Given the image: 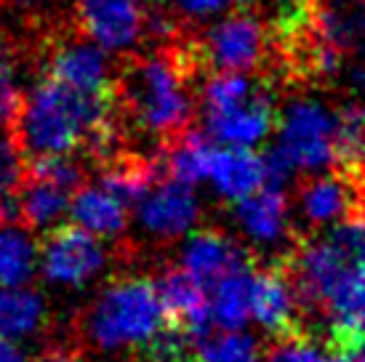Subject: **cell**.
<instances>
[{"label":"cell","mask_w":365,"mask_h":362,"mask_svg":"<svg viewBox=\"0 0 365 362\" xmlns=\"http://www.w3.org/2000/svg\"><path fill=\"white\" fill-rule=\"evenodd\" d=\"M195 61L203 72H256L269 59L267 32L248 11L230 14L203 38L190 35Z\"/></svg>","instance_id":"3957f363"},{"label":"cell","mask_w":365,"mask_h":362,"mask_svg":"<svg viewBox=\"0 0 365 362\" xmlns=\"http://www.w3.org/2000/svg\"><path fill=\"white\" fill-rule=\"evenodd\" d=\"M277 120L280 112H277L272 81H251V86L240 96L205 110L208 136L237 147H251L264 141Z\"/></svg>","instance_id":"277c9868"},{"label":"cell","mask_w":365,"mask_h":362,"mask_svg":"<svg viewBox=\"0 0 365 362\" xmlns=\"http://www.w3.org/2000/svg\"><path fill=\"white\" fill-rule=\"evenodd\" d=\"M248 309L267 333L274 338L299 336V301L285 274L283 264H272L251 274Z\"/></svg>","instance_id":"9c48e42d"},{"label":"cell","mask_w":365,"mask_h":362,"mask_svg":"<svg viewBox=\"0 0 365 362\" xmlns=\"http://www.w3.org/2000/svg\"><path fill=\"white\" fill-rule=\"evenodd\" d=\"M38 259L48 282L81 288L104 269L107 251L88 229L78 224H56L46 232Z\"/></svg>","instance_id":"5b68a950"},{"label":"cell","mask_w":365,"mask_h":362,"mask_svg":"<svg viewBox=\"0 0 365 362\" xmlns=\"http://www.w3.org/2000/svg\"><path fill=\"white\" fill-rule=\"evenodd\" d=\"M67 211L72 213V222L96 237H115L128 224V208L120 200H115L110 192H104L102 187L81 184L72 192Z\"/></svg>","instance_id":"9a60e30c"},{"label":"cell","mask_w":365,"mask_h":362,"mask_svg":"<svg viewBox=\"0 0 365 362\" xmlns=\"http://www.w3.org/2000/svg\"><path fill=\"white\" fill-rule=\"evenodd\" d=\"M46 322V301L24 285H0V336L24 338L41 331Z\"/></svg>","instance_id":"ac0fdd59"},{"label":"cell","mask_w":365,"mask_h":362,"mask_svg":"<svg viewBox=\"0 0 365 362\" xmlns=\"http://www.w3.org/2000/svg\"><path fill=\"white\" fill-rule=\"evenodd\" d=\"M75 24L102 48H128L144 38L139 0H75Z\"/></svg>","instance_id":"ba28073f"},{"label":"cell","mask_w":365,"mask_h":362,"mask_svg":"<svg viewBox=\"0 0 365 362\" xmlns=\"http://www.w3.org/2000/svg\"><path fill=\"white\" fill-rule=\"evenodd\" d=\"M192 362H200V360H197V354H195V357H192Z\"/></svg>","instance_id":"4dcf8cb0"},{"label":"cell","mask_w":365,"mask_h":362,"mask_svg":"<svg viewBox=\"0 0 365 362\" xmlns=\"http://www.w3.org/2000/svg\"><path fill=\"white\" fill-rule=\"evenodd\" d=\"M38 362H67V357H64V354H46V357H41Z\"/></svg>","instance_id":"f1b7e54d"},{"label":"cell","mask_w":365,"mask_h":362,"mask_svg":"<svg viewBox=\"0 0 365 362\" xmlns=\"http://www.w3.org/2000/svg\"><path fill=\"white\" fill-rule=\"evenodd\" d=\"M216 192L227 200H243L251 192L264 187V162L251 147L230 144L227 150L213 147L208 160V176Z\"/></svg>","instance_id":"4fadbf2b"},{"label":"cell","mask_w":365,"mask_h":362,"mask_svg":"<svg viewBox=\"0 0 365 362\" xmlns=\"http://www.w3.org/2000/svg\"><path fill=\"white\" fill-rule=\"evenodd\" d=\"M230 0H179V6H182L187 14H192V16H205V14H216V11H222Z\"/></svg>","instance_id":"4316f807"},{"label":"cell","mask_w":365,"mask_h":362,"mask_svg":"<svg viewBox=\"0 0 365 362\" xmlns=\"http://www.w3.org/2000/svg\"><path fill=\"white\" fill-rule=\"evenodd\" d=\"M136 205H139V224L155 237H179L200 216V205L192 187L176 179L158 181Z\"/></svg>","instance_id":"30bf717a"},{"label":"cell","mask_w":365,"mask_h":362,"mask_svg":"<svg viewBox=\"0 0 365 362\" xmlns=\"http://www.w3.org/2000/svg\"><path fill=\"white\" fill-rule=\"evenodd\" d=\"M14 67H16V59L11 46H0V128H9L21 101V93L16 90V81H14Z\"/></svg>","instance_id":"7402d4cb"},{"label":"cell","mask_w":365,"mask_h":362,"mask_svg":"<svg viewBox=\"0 0 365 362\" xmlns=\"http://www.w3.org/2000/svg\"><path fill=\"white\" fill-rule=\"evenodd\" d=\"M16 197H19V222H24L32 229H51L70 208L72 192L53 181L35 179L21 171Z\"/></svg>","instance_id":"2e32d148"},{"label":"cell","mask_w":365,"mask_h":362,"mask_svg":"<svg viewBox=\"0 0 365 362\" xmlns=\"http://www.w3.org/2000/svg\"><path fill=\"white\" fill-rule=\"evenodd\" d=\"M248 262H251V256L232 237H227L224 232L216 229L192 232L184 242L182 251V267L203 288H211L222 274Z\"/></svg>","instance_id":"7c38bea8"},{"label":"cell","mask_w":365,"mask_h":362,"mask_svg":"<svg viewBox=\"0 0 365 362\" xmlns=\"http://www.w3.org/2000/svg\"><path fill=\"white\" fill-rule=\"evenodd\" d=\"M325 362H363V336H328Z\"/></svg>","instance_id":"484cf974"},{"label":"cell","mask_w":365,"mask_h":362,"mask_svg":"<svg viewBox=\"0 0 365 362\" xmlns=\"http://www.w3.org/2000/svg\"><path fill=\"white\" fill-rule=\"evenodd\" d=\"M363 184L360 176H349L344 171L307 176L299 187V202L304 219L309 224H334L355 211H363Z\"/></svg>","instance_id":"8fae6325"},{"label":"cell","mask_w":365,"mask_h":362,"mask_svg":"<svg viewBox=\"0 0 365 362\" xmlns=\"http://www.w3.org/2000/svg\"><path fill=\"white\" fill-rule=\"evenodd\" d=\"M163 306V320L168 328L184 333L190 341H200L211 333V301L203 288L184 267L165 269L160 282H155Z\"/></svg>","instance_id":"52a82bcc"},{"label":"cell","mask_w":365,"mask_h":362,"mask_svg":"<svg viewBox=\"0 0 365 362\" xmlns=\"http://www.w3.org/2000/svg\"><path fill=\"white\" fill-rule=\"evenodd\" d=\"M163 325L158 288L147 277L112 280L86 314V336L104 352L142 346Z\"/></svg>","instance_id":"7a4b0ae2"},{"label":"cell","mask_w":365,"mask_h":362,"mask_svg":"<svg viewBox=\"0 0 365 362\" xmlns=\"http://www.w3.org/2000/svg\"><path fill=\"white\" fill-rule=\"evenodd\" d=\"M280 150L294 168L320 171L334 160V118L314 101H294L280 115Z\"/></svg>","instance_id":"8992f818"},{"label":"cell","mask_w":365,"mask_h":362,"mask_svg":"<svg viewBox=\"0 0 365 362\" xmlns=\"http://www.w3.org/2000/svg\"><path fill=\"white\" fill-rule=\"evenodd\" d=\"M267 362H325L317 346L299 336H288V338H277V346L269 352Z\"/></svg>","instance_id":"cb8c5ba5"},{"label":"cell","mask_w":365,"mask_h":362,"mask_svg":"<svg viewBox=\"0 0 365 362\" xmlns=\"http://www.w3.org/2000/svg\"><path fill=\"white\" fill-rule=\"evenodd\" d=\"M197 360L200 362H259L262 349L254 336L240 331H227L219 336H205L197 341Z\"/></svg>","instance_id":"44dd1931"},{"label":"cell","mask_w":365,"mask_h":362,"mask_svg":"<svg viewBox=\"0 0 365 362\" xmlns=\"http://www.w3.org/2000/svg\"><path fill=\"white\" fill-rule=\"evenodd\" d=\"M251 274H254V262L235 267L211 285L213 299H208L211 301V320L222 331H240L251 317V309H248Z\"/></svg>","instance_id":"e0dca14e"},{"label":"cell","mask_w":365,"mask_h":362,"mask_svg":"<svg viewBox=\"0 0 365 362\" xmlns=\"http://www.w3.org/2000/svg\"><path fill=\"white\" fill-rule=\"evenodd\" d=\"M38 267V245L16 224L0 227V285H27Z\"/></svg>","instance_id":"ffe728a7"},{"label":"cell","mask_w":365,"mask_h":362,"mask_svg":"<svg viewBox=\"0 0 365 362\" xmlns=\"http://www.w3.org/2000/svg\"><path fill=\"white\" fill-rule=\"evenodd\" d=\"M3 3H9L11 9L19 11L21 16L30 19L32 24H43V30H46V24L59 21L56 14H59V6L64 0H3Z\"/></svg>","instance_id":"d4e9b609"},{"label":"cell","mask_w":365,"mask_h":362,"mask_svg":"<svg viewBox=\"0 0 365 362\" xmlns=\"http://www.w3.org/2000/svg\"><path fill=\"white\" fill-rule=\"evenodd\" d=\"M21 171H24V157L19 155L16 144L9 133H0V195L14 192L19 187Z\"/></svg>","instance_id":"603a6c76"},{"label":"cell","mask_w":365,"mask_h":362,"mask_svg":"<svg viewBox=\"0 0 365 362\" xmlns=\"http://www.w3.org/2000/svg\"><path fill=\"white\" fill-rule=\"evenodd\" d=\"M363 107L360 101H344L334 118V165L349 176L363 173Z\"/></svg>","instance_id":"d6986e66"},{"label":"cell","mask_w":365,"mask_h":362,"mask_svg":"<svg viewBox=\"0 0 365 362\" xmlns=\"http://www.w3.org/2000/svg\"><path fill=\"white\" fill-rule=\"evenodd\" d=\"M235 3H237V6H240V9H245V6H248V3H251V0H235Z\"/></svg>","instance_id":"f546056e"},{"label":"cell","mask_w":365,"mask_h":362,"mask_svg":"<svg viewBox=\"0 0 365 362\" xmlns=\"http://www.w3.org/2000/svg\"><path fill=\"white\" fill-rule=\"evenodd\" d=\"M0 362H24V354L19 352V346L14 343V338L0 336Z\"/></svg>","instance_id":"83f0119b"},{"label":"cell","mask_w":365,"mask_h":362,"mask_svg":"<svg viewBox=\"0 0 365 362\" xmlns=\"http://www.w3.org/2000/svg\"><path fill=\"white\" fill-rule=\"evenodd\" d=\"M155 3H165V0H155Z\"/></svg>","instance_id":"1f68e13d"},{"label":"cell","mask_w":365,"mask_h":362,"mask_svg":"<svg viewBox=\"0 0 365 362\" xmlns=\"http://www.w3.org/2000/svg\"><path fill=\"white\" fill-rule=\"evenodd\" d=\"M235 216L243 232L256 242H280L288 232V197L283 187L264 184L243 200H235Z\"/></svg>","instance_id":"5bb4252c"},{"label":"cell","mask_w":365,"mask_h":362,"mask_svg":"<svg viewBox=\"0 0 365 362\" xmlns=\"http://www.w3.org/2000/svg\"><path fill=\"white\" fill-rule=\"evenodd\" d=\"M203 75L190 35L158 43L153 53H128L112 72V93L123 131L158 136L160 144L195 125V81Z\"/></svg>","instance_id":"6da1fadb"}]
</instances>
